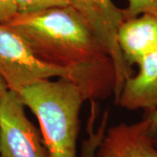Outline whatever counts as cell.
Listing matches in <instances>:
<instances>
[{"instance_id":"13","label":"cell","mask_w":157,"mask_h":157,"mask_svg":"<svg viewBox=\"0 0 157 157\" xmlns=\"http://www.w3.org/2000/svg\"><path fill=\"white\" fill-rule=\"evenodd\" d=\"M147 117L149 118V120L151 121V132L153 135L155 137L157 136V109L147 113Z\"/></svg>"},{"instance_id":"14","label":"cell","mask_w":157,"mask_h":157,"mask_svg":"<svg viewBox=\"0 0 157 157\" xmlns=\"http://www.w3.org/2000/svg\"><path fill=\"white\" fill-rule=\"evenodd\" d=\"M8 90H9V88H8V86L6 84V80L0 75V102H1L3 97L5 96Z\"/></svg>"},{"instance_id":"11","label":"cell","mask_w":157,"mask_h":157,"mask_svg":"<svg viewBox=\"0 0 157 157\" xmlns=\"http://www.w3.org/2000/svg\"><path fill=\"white\" fill-rule=\"evenodd\" d=\"M142 14L157 17V0H128V6L123 9L125 20Z\"/></svg>"},{"instance_id":"2","label":"cell","mask_w":157,"mask_h":157,"mask_svg":"<svg viewBox=\"0 0 157 157\" xmlns=\"http://www.w3.org/2000/svg\"><path fill=\"white\" fill-rule=\"evenodd\" d=\"M17 94L39 121L49 157H78L79 113L86 101L78 86L58 78L30 85Z\"/></svg>"},{"instance_id":"12","label":"cell","mask_w":157,"mask_h":157,"mask_svg":"<svg viewBox=\"0 0 157 157\" xmlns=\"http://www.w3.org/2000/svg\"><path fill=\"white\" fill-rule=\"evenodd\" d=\"M18 13L16 0H0V24H7Z\"/></svg>"},{"instance_id":"15","label":"cell","mask_w":157,"mask_h":157,"mask_svg":"<svg viewBox=\"0 0 157 157\" xmlns=\"http://www.w3.org/2000/svg\"><path fill=\"white\" fill-rule=\"evenodd\" d=\"M155 145L157 146V136H155Z\"/></svg>"},{"instance_id":"5","label":"cell","mask_w":157,"mask_h":157,"mask_svg":"<svg viewBox=\"0 0 157 157\" xmlns=\"http://www.w3.org/2000/svg\"><path fill=\"white\" fill-rule=\"evenodd\" d=\"M25 107L11 90L0 102V157H49L41 131L26 116Z\"/></svg>"},{"instance_id":"3","label":"cell","mask_w":157,"mask_h":157,"mask_svg":"<svg viewBox=\"0 0 157 157\" xmlns=\"http://www.w3.org/2000/svg\"><path fill=\"white\" fill-rule=\"evenodd\" d=\"M0 75L9 90L17 93L30 85L52 78L68 79L83 92L76 75L40 60L22 37L6 24H0Z\"/></svg>"},{"instance_id":"8","label":"cell","mask_w":157,"mask_h":157,"mask_svg":"<svg viewBox=\"0 0 157 157\" xmlns=\"http://www.w3.org/2000/svg\"><path fill=\"white\" fill-rule=\"evenodd\" d=\"M118 43L130 66L157 50V17L150 14L124 20L118 29Z\"/></svg>"},{"instance_id":"1","label":"cell","mask_w":157,"mask_h":157,"mask_svg":"<svg viewBox=\"0 0 157 157\" xmlns=\"http://www.w3.org/2000/svg\"><path fill=\"white\" fill-rule=\"evenodd\" d=\"M6 25L22 37L40 60L76 75L86 101L106 100L113 94V59L73 7L17 13Z\"/></svg>"},{"instance_id":"10","label":"cell","mask_w":157,"mask_h":157,"mask_svg":"<svg viewBox=\"0 0 157 157\" xmlns=\"http://www.w3.org/2000/svg\"><path fill=\"white\" fill-rule=\"evenodd\" d=\"M18 13H32L70 6V0H16Z\"/></svg>"},{"instance_id":"9","label":"cell","mask_w":157,"mask_h":157,"mask_svg":"<svg viewBox=\"0 0 157 157\" xmlns=\"http://www.w3.org/2000/svg\"><path fill=\"white\" fill-rule=\"evenodd\" d=\"M90 112L86 122V137L82 141L81 150L78 157H94L96 149L101 143L107 129L109 113L105 111L101 121L96 126L95 122L99 115L100 105L97 101H91Z\"/></svg>"},{"instance_id":"7","label":"cell","mask_w":157,"mask_h":157,"mask_svg":"<svg viewBox=\"0 0 157 157\" xmlns=\"http://www.w3.org/2000/svg\"><path fill=\"white\" fill-rule=\"evenodd\" d=\"M138 66V73L125 82L115 102L124 109H144L149 113L157 109V50L144 57Z\"/></svg>"},{"instance_id":"6","label":"cell","mask_w":157,"mask_h":157,"mask_svg":"<svg viewBox=\"0 0 157 157\" xmlns=\"http://www.w3.org/2000/svg\"><path fill=\"white\" fill-rule=\"evenodd\" d=\"M94 157H157V146L148 117L107 129Z\"/></svg>"},{"instance_id":"4","label":"cell","mask_w":157,"mask_h":157,"mask_svg":"<svg viewBox=\"0 0 157 157\" xmlns=\"http://www.w3.org/2000/svg\"><path fill=\"white\" fill-rule=\"evenodd\" d=\"M70 6L86 20L113 59L115 69L113 95L116 101L125 82L134 74L132 66L126 61L118 43V29L125 20L123 9L117 7L112 0H70Z\"/></svg>"}]
</instances>
